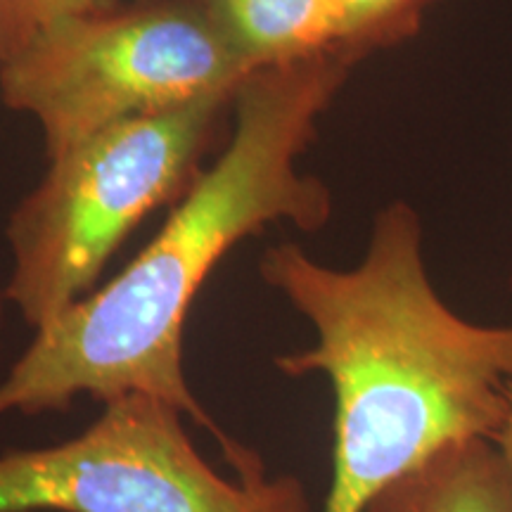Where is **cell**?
<instances>
[{
    "label": "cell",
    "instance_id": "obj_1",
    "mask_svg": "<svg viewBox=\"0 0 512 512\" xmlns=\"http://www.w3.org/2000/svg\"><path fill=\"white\" fill-rule=\"evenodd\" d=\"M354 67L332 50L247 76L235 91V126L216 162L200 171L124 271L34 332L0 380V418L67 411L79 396L107 403L150 394L207 427L235 472L266 470L192 394L183 368L185 323L209 273L242 240L283 221L304 233L328 226L332 192L299 171V157Z\"/></svg>",
    "mask_w": 512,
    "mask_h": 512
},
{
    "label": "cell",
    "instance_id": "obj_2",
    "mask_svg": "<svg viewBox=\"0 0 512 512\" xmlns=\"http://www.w3.org/2000/svg\"><path fill=\"white\" fill-rule=\"evenodd\" d=\"M259 275L316 332L313 347L275 356L273 366L287 377L325 375L335 394L325 512H366L441 448L501 432L512 325H477L439 297L408 202L377 211L354 268L318 264L283 242L266 249Z\"/></svg>",
    "mask_w": 512,
    "mask_h": 512
},
{
    "label": "cell",
    "instance_id": "obj_3",
    "mask_svg": "<svg viewBox=\"0 0 512 512\" xmlns=\"http://www.w3.org/2000/svg\"><path fill=\"white\" fill-rule=\"evenodd\" d=\"M235 91L102 128L48 159L12 209L5 299L31 330L46 328L95 290L102 268L147 214L176 204L195 178Z\"/></svg>",
    "mask_w": 512,
    "mask_h": 512
},
{
    "label": "cell",
    "instance_id": "obj_4",
    "mask_svg": "<svg viewBox=\"0 0 512 512\" xmlns=\"http://www.w3.org/2000/svg\"><path fill=\"white\" fill-rule=\"evenodd\" d=\"M192 0L100 5L62 19L0 67V98L57 157L119 121L238 91L252 76Z\"/></svg>",
    "mask_w": 512,
    "mask_h": 512
},
{
    "label": "cell",
    "instance_id": "obj_5",
    "mask_svg": "<svg viewBox=\"0 0 512 512\" xmlns=\"http://www.w3.org/2000/svg\"><path fill=\"white\" fill-rule=\"evenodd\" d=\"M183 418L174 403L126 394L62 444L0 453V512H311L297 477L221 475Z\"/></svg>",
    "mask_w": 512,
    "mask_h": 512
},
{
    "label": "cell",
    "instance_id": "obj_6",
    "mask_svg": "<svg viewBox=\"0 0 512 512\" xmlns=\"http://www.w3.org/2000/svg\"><path fill=\"white\" fill-rule=\"evenodd\" d=\"M366 512H512V472L494 441H458L384 486Z\"/></svg>",
    "mask_w": 512,
    "mask_h": 512
},
{
    "label": "cell",
    "instance_id": "obj_7",
    "mask_svg": "<svg viewBox=\"0 0 512 512\" xmlns=\"http://www.w3.org/2000/svg\"><path fill=\"white\" fill-rule=\"evenodd\" d=\"M249 72L332 53L335 0H192Z\"/></svg>",
    "mask_w": 512,
    "mask_h": 512
},
{
    "label": "cell",
    "instance_id": "obj_8",
    "mask_svg": "<svg viewBox=\"0 0 512 512\" xmlns=\"http://www.w3.org/2000/svg\"><path fill=\"white\" fill-rule=\"evenodd\" d=\"M437 0H335L337 53L356 64L380 50L401 46L422 31Z\"/></svg>",
    "mask_w": 512,
    "mask_h": 512
},
{
    "label": "cell",
    "instance_id": "obj_9",
    "mask_svg": "<svg viewBox=\"0 0 512 512\" xmlns=\"http://www.w3.org/2000/svg\"><path fill=\"white\" fill-rule=\"evenodd\" d=\"M100 5L107 3L105 0H0V67L22 53L53 24Z\"/></svg>",
    "mask_w": 512,
    "mask_h": 512
},
{
    "label": "cell",
    "instance_id": "obj_10",
    "mask_svg": "<svg viewBox=\"0 0 512 512\" xmlns=\"http://www.w3.org/2000/svg\"><path fill=\"white\" fill-rule=\"evenodd\" d=\"M494 444L498 446V451L503 453L505 463H508L510 472H512V392H510V408H508V415H505V422H503L501 432L496 434Z\"/></svg>",
    "mask_w": 512,
    "mask_h": 512
},
{
    "label": "cell",
    "instance_id": "obj_11",
    "mask_svg": "<svg viewBox=\"0 0 512 512\" xmlns=\"http://www.w3.org/2000/svg\"><path fill=\"white\" fill-rule=\"evenodd\" d=\"M3 306H5V292H0V323H3Z\"/></svg>",
    "mask_w": 512,
    "mask_h": 512
},
{
    "label": "cell",
    "instance_id": "obj_12",
    "mask_svg": "<svg viewBox=\"0 0 512 512\" xmlns=\"http://www.w3.org/2000/svg\"><path fill=\"white\" fill-rule=\"evenodd\" d=\"M105 3H114V0H105Z\"/></svg>",
    "mask_w": 512,
    "mask_h": 512
}]
</instances>
